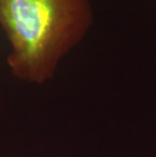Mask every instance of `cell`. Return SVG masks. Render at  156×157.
I'll list each match as a JSON object with an SVG mask.
<instances>
[{
  "label": "cell",
  "mask_w": 156,
  "mask_h": 157,
  "mask_svg": "<svg viewBox=\"0 0 156 157\" xmlns=\"http://www.w3.org/2000/svg\"><path fill=\"white\" fill-rule=\"evenodd\" d=\"M91 0H0V28L10 45L6 63L16 79L44 84L90 31Z\"/></svg>",
  "instance_id": "obj_1"
}]
</instances>
